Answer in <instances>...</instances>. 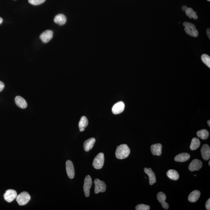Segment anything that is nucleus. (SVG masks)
<instances>
[{"instance_id":"f257e3e1","label":"nucleus","mask_w":210,"mask_h":210,"mask_svg":"<svg viewBox=\"0 0 210 210\" xmlns=\"http://www.w3.org/2000/svg\"><path fill=\"white\" fill-rule=\"evenodd\" d=\"M130 150L128 145L123 144L117 147L115 155L118 159H123L128 157L130 153Z\"/></svg>"},{"instance_id":"f03ea898","label":"nucleus","mask_w":210,"mask_h":210,"mask_svg":"<svg viewBox=\"0 0 210 210\" xmlns=\"http://www.w3.org/2000/svg\"><path fill=\"white\" fill-rule=\"evenodd\" d=\"M183 25L185 27L184 31L186 32V33L193 37L198 36L199 32L194 24L189 22H184Z\"/></svg>"},{"instance_id":"7ed1b4c3","label":"nucleus","mask_w":210,"mask_h":210,"mask_svg":"<svg viewBox=\"0 0 210 210\" xmlns=\"http://www.w3.org/2000/svg\"><path fill=\"white\" fill-rule=\"evenodd\" d=\"M104 154L103 153H99L94 158L93 162V166L95 169H101L104 164Z\"/></svg>"},{"instance_id":"20e7f679","label":"nucleus","mask_w":210,"mask_h":210,"mask_svg":"<svg viewBox=\"0 0 210 210\" xmlns=\"http://www.w3.org/2000/svg\"><path fill=\"white\" fill-rule=\"evenodd\" d=\"M16 201L19 205H24L29 202L31 196L27 192L21 193L16 197Z\"/></svg>"},{"instance_id":"39448f33","label":"nucleus","mask_w":210,"mask_h":210,"mask_svg":"<svg viewBox=\"0 0 210 210\" xmlns=\"http://www.w3.org/2000/svg\"><path fill=\"white\" fill-rule=\"evenodd\" d=\"M94 183L95 185L94 193L95 194L100 192H104L106 191V186L103 181L100 180L98 178H96L94 179Z\"/></svg>"},{"instance_id":"423d86ee","label":"nucleus","mask_w":210,"mask_h":210,"mask_svg":"<svg viewBox=\"0 0 210 210\" xmlns=\"http://www.w3.org/2000/svg\"><path fill=\"white\" fill-rule=\"evenodd\" d=\"M92 179L90 176L87 175L85 177L83 185V190L86 197H89L90 195V189L92 186Z\"/></svg>"},{"instance_id":"0eeeda50","label":"nucleus","mask_w":210,"mask_h":210,"mask_svg":"<svg viewBox=\"0 0 210 210\" xmlns=\"http://www.w3.org/2000/svg\"><path fill=\"white\" fill-rule=\"evenodd\" d=\"M17 196V194L16 191L11 189L7 190L4 195V199L6 201L9 203L13 202L15 199H16Z\"/></svg>"},{"instance_id":"6e6552de","label":"nucleus","mask_w":210,"mask_h":210,"mask_svg":"<svg viewBox=\"0 0 210 210\" xmlns=\"http://www.w3.org/2000/svg\"><path fill=\"white\" fill-rule=\"evenodd\" d=\"M53 36V32L51 30H48L42 33L40 36V38L44 43H47L52 40Z\"/></svg>"},{"instance_id":"1a4fd4ad","label":"nucleus","mask_w":210,"mask_h":210,"mask_svg":"<svg viewBox=\"0 0 210 210\" xmlns=\"http://www.w3.org/2000/svg\"><path fill=\"white\" fill-rule=\"evenodd\" d=\"M202 163L200 160L194 159L190 163L189 166V170L191 171L199 170L202 168Z\"/></svg>"},{"instance_id":"9d476101","label":"nucleus","mask_w":210,"mask_h":210,"mask_svg":"<svg viewBox=\"0 0 210 210\" xmlns=\"http://www.w3.org/2000/svg\"><path fill=\"white\" fill-rule=\"evenodd\" d=\"M66 169L67 175L69 178H74L75 175V171L73 163L70 160H68L66 163Z\"/></svg>"},{"instance_id":"9b49d317","label":"nucleus","mask_w":210,"mask_h":210,"mask_svg":"<svg viewBox=\"0 0 210 210\" xmlns=\"http://www.w3.org/2000/svg\"><path fill=\"white\" fill-rule=\"evenodd\" d=\"M124 104L122 102H119L114 105L112 112L115 115H118L123 112L124 109Z\"/></svg>"},{"instance_id":"f8f14e48","label":"nucleus","mask_w":210,"mask_h":210,"mask_svg":"<svg viewBox=\"0 0 210 210\" xmlns=\"http://www.w3.org/2000/svg\"><path fill=\"white\" fill-rule=\"evenodd\" d=\"M201 153L202 158L205 160H208L210 158V148L208 145L205 144L202 146Z\"/></svg>"},{"instance_id":"ddd939ff","label":"nucleus","mask_w":210,"mask_h":210,"mask_svg":"<svg viewBox=\"0 0 210 210\" xmlns=\"http://www.w3.org/2000/svg\"><path fill=\"white\" fill-rule=\"evenodd\" d=\"M144 171L149 176L150 185H153L156 182V176L154 172L153 171L151 168H145L144 169Z\"/></svg>"},{"instance_id":"4468645a","label":"nucleus","mask_w":210,"mask_h":210,"mask_svg":"<svg viewBox=\"0 0 210 210\" xmlns=\"http://www.w3.org/2000/svg\"><path fill=\"white\" fill-rule=\"evenodd\" d=\"M157 198L158 200L161 204L162 206L165 209H167L169 208V205L166 202V196L164 193L160 192L157 194Z\"/></svg>"},{"instance_id":"2eb2a0df","label":"nucleus","mask_w":210,"mask_h":210,"mask_svg":"<svg viewBox=\"0 0 210 210\" xmlns=\"http://www.w3.org/2000/svg\"><path fill=\"white\" fill-rule=\"evenodd\" d=\"M162 148V146L161 144L159 143L151 145V153L154 155H161Z\"/></svg>"},{"instance_id":"dca6fc26","label":"nucleus","mask_w":210,"mask_h":210,"mask_svg":"<svg viewBox=\"0 0 210 210\" xmlns=\"http://www.w3.org/2000/svg\"><path fill=\"white\" fill-rule=\"evenodd\" d=\"M95 141V139L94 138H91L85 141L83 145L84 149L85 151L88 152L92 149Z\"/></svg>"},{"instance_id":"f3484780","label":"nucleus","mask_w":210,"mask_h":210,"mask_svg":"<svg viewBox=\"0 0 210 210\" xmlns=\"http://www.w3.org/2000/svg\"><path fill=\"white\" fill-rule=\"evenodd\" d=\"M15 102L16 105L20 108L25 109L27 106V103L26 100L19 96H17L15 97Z\"/></svg>"},{"instance_id":"a211bd4d","label":"nucleus","mask_w":210,"mask_h":210,"mask_svg":"<svg viewBox=\"0 0 210 210\" xmlns=\"http://www.w3.org/2000/svg\"><path fill=\"white\" fill-rule=\"evenodd\" d=\"M190 155L187 153H182L178 154L175 157L174 160L178 162H185L188 160L190 159Z\"/></svg>"},{"instance_id":"6ab92c4d","label":"nucleus","mask_w":210,"mask_h":210,"mask_svg":"<svg viewBox=\"0 0 210 210\" xmlns=\"http://www.w3.org/2000/svg\"><path fill=\"white\" fill-rule=\"evenodd\" d=\"M200 192L198 190H195L192 192L189 195L188 199L189 201L191 202H195L198 200L200 197Z\"/></svg>"},{"instance_id":"aec40b11","label":"nucleus","mask_w":210,"mask_h":210,"mask_svg":"<svg viewBox=\"0 0 210 210\" xmlns=\"http://www.w3.org/2000/svg\"><path fill=\"white\" fill-rule=\"evenodd\" d=\"M54 20L55 23L58 24L60 25H62L65 23L66 22L67 19L64 15L60 14L55 16Z\"/></svg>"},{"instance_id":"412c9836","label":"nucleus","mask_w":210,"mask_h":210,"mask_svg":"<svg viewBox=\"0 0 210 210\" xmlns=\"http://www.w3.org/2000/svg\"><path fill=\"white\" fill-rule=\"evenodd\" d=\"M88 120L86 117L82 116L79 123V127L80 131H84L85 128L88 126Z\"/></svg>"},{"instance_id":"4be33fe9","label":"nucleus","mask_w":210,"mask_h":210,"mask_svg":"<svg viewBox=\"0 0 210 210\" xmlns=\"http://www.w3.org/2000/svg\"><path fill=\"white\" fill-rule=\"evenodd\" d=\"M166 175L168 178L173 180L176 181L179 178V174L176 170H169L168 171Z\"/></svg>"},{"instance_id":"5701e85b","label":"nucleus","mask_w":210,"mask_h":210,"mask_svg":"<svg viewBox=\"0 0 210 210\" xmlns=\"http://www.w3.org/2000/svg\"><path fill=\"white\" fill-rule=\"evenodd\" d=\"M200 145V141L196 138H194L191 141L190 145V149L191 150H195L199 148Z\"/></svg>"},{"instance_id":"b1692460","label":"nucleus","mask_w":210,"mask_h":210,"mask_svg":"<svg viewBox=\"0 0 210 210\" xmlns=\"http://www.w3.org/2000/svg\"><path fill=\"white\" fill-rule=\"evenodd\" d=\"M197 136L200 139L205 140L208 138L209 136V132L207 130H200L197 132Z\"/></svg>"},{"instance_id":"393cba45","label":"nucleus","mask_w":210,"mask_h":210,"mask_svg":"<svg viewBox=\"0 0 210 210\" xmlns=\"http://www.w3.org/2000/svg\"><path fill=\"white\" fill-rule=\"evenodd\" d=\"M185 11L186 15L188 16L190 19L193 18V19H198V17L196 15V13L191 8H190V7L187 8Z\"/></svg>"},{"instance_id":"a878e982","label":"nucleus","mask_w":210,"mask_h":210,"mask_svg":"<svg viewBox=\"0 0 210 210\" xmlns=\"http://www.w3.org/2000/svg\"><path fill=\"white\" fill-rule=\"evenodd\" d=\"M201 59L205 65L210 68V57L207 54H203L201 57Z\"/></svg>"},{"instance_id":"bb28decb","label":"nucleus","mask_w":210,"mask_h":210,"mask_svg":"<svg viewBox=\"0 0 210 210\" xmlns=\"http://www.w3.org/2000/svg\"><path fill=\"white\" fill-rule=\"evenodd\" d=\"M136 210H149L150 207L149 205L140 204L136 205Z\"/></svg>"},{"instance_id":"cd10ccee","label":"nucleus","mask_w":210,"mask_h":210,"mask_svg":"<svg viewBox=\"0 0 210 210\" xmlns=\"http://www.w3.org/2000/svg\"><path fill=\"white\" fill-rule=\"evenodd\" d=\"M46 0H28L29 3L33 5H38L43 3Z\"/></svg>"},{"instance_id":"c85d7f7f","label":"nucleus","mask_w":210,"mask_h":210,"mask_svg":"<svg viewBox=\"0 0 210 210\" xmlns=\"http://www.w3.org/2000/svg\"><path fill=\"white\" fill-rule=\"evenodd\" d=\"M205 208L208 210H210V199H208L205 204Z\"/></svg>"},{"instance_id":"c756f323","label":"nucleus","mask_w":210,"mask_h":210,"mask_svg":"<svg viewBox=\"0 0 210 210\" xmlns=\"http://www.w3.org/2000/svg\"><path fill=\"white\" fill-rule=\"evenodd\" d=\"M4 88V85L3 82L0 81V92L3 90Z\"/></svg>"},{"instance_id":"7c9ffc66","label":"nucleus","mask_w":210,"mask_h":210,"mask_svg":"<svg viewBox=\"0 0 210 210\" xmlns=\"http://www.w3.org/2000/svg\"><path fill=\"white\" fill-rule=\"evenodd\" d=\"M207 35H208V37L209 39H210V28H208V29L207 30Z\"/></svg>"},{"instance_id":"2f4dec72","label":"nucleus","mask_w":210,"mask_h":210,"mask_svg":"<svg viewBox=\"0 0 210 210\" xmlns=\"http://www.w3.org/2000/svg\"><path fill=\"white\" fill-rule=\"evenodd\" d=\"M187 8H188V7H187V6H183L182 7V10H183V11H186Z\"/></svg>"},{"instance_id":"473e14b6","label":"nucleus","mask_w":210,"mask_h":210,"mask_svg":"<svg viewBox=\"0 0 210 210\" xmlns=\"http://www.w3.org/2000/svg\"><path fill=\"white\" fill-rule=\"evenodd\" d=\"M2 21H3L1 17H0V24H1V23H2Z\"/></svg>"},{"instance_id":"72a5a7b5","label":"nucleus","mask_w":210,"mask_h":210,"mask_svg":"<svg viewBox=\"0 0 210 210\" xmlns=\"http://www.w3.org/2000/svg\"><path fill=\"white\" fill-rule=\"evenodd\" d=\"M210 120H208V126H209V127H210Z\"/></svg>"},{"instance_id":"f704fd0d","label":"nucleus","mask_w":210,"mask_h":210,"mask_svg":"<svg viewBox=\"0 0 210 210\" xmlns=\"http://www.w3.org/2000/svg\"><path fill=\"white\" fill-rule=\"evenodd\" d=\"M208 165H209V166H210V161H209V162H208Z\"/></svg>"},{"instance_id":"c9c22d12","label":"nucleus","mask_w":210,"mask_h":210,"mask_svg":"<svg viewBox=\"0 0 210 210\" xmlns=\"http://www.w3.org/2000/svg\"><path fill=\"white\" fill-rule=\"evenodd\" d=\"M208 1H210V0H208Z\"/></svg>"},{"instance_id":"e433bc0d","label":"nucleus","mask_w":210,"mask_h":210,"mask_svg":"<svg viewBox=\"0 0 210 210\" xmlns=\"http://www.w3.org/2000/svg\"><path fill=\"white\" fill-rule=\"evenodd\" d=\"M196 175H194V176H196Z\"/></svg>"}]
</instances>
